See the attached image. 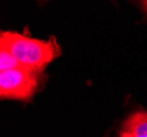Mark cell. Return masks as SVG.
<instances>
[{
	"instance_id": "2",
	"label": "cell",
	"mask_w": 147,
	"mask_h": 137,
	"mask_svg": "<svg viewBox=\"0 0 147 137\" xmlns=\"http://www.w3.org/2000/svg\"><path fill=\"white\" fill-rule=\"evenodd\" d=\"M38 73L31 68L10 69L0 71L1 99L20 101L30 100L38 85Z\"/></svg>"
},
{
	"instance_id": "4",
	"label": "cell",
	"mask_w": 147,
	"mask_h": 137,
	"mask_svg": "<svg viewBox=\"0 0 147 137\" xmlns=\"http://www.w3.org/2000/svg\"><path fill=\"white\" fill-rule=\"evenodd\" d=\"M29 68L20 62L16 57L11 55L9 52L0 50V71L10 70V69H23Z\"/></svg>"
},
{
	"instance_id": "6",
	"label": "cell",
	"mask_w": 147,
	"mask_h": 137,
	"mask_svg": "<svg viewBox=\"0 0 147 137\" xmlns=\"http://www.w3.org/2000/svg\"><path fill=\"white\" fill-rule=\"evenodd\" d=\"M142 5H143L144 9H145V11H146V13H147V0H145V1H142Z\"/></svg>"
},
{
	"instance_id": "1",
	"label": "cell",
	"mask_w": 147,
	"mask_h": 137,
	"mask_svg": "<svg viewBox=\"0 0 147 137\" xmlns=\"http://www.w3.org/2000/svg\"><path fill=\"white\" fill-rule=\"evenodd\" d=\"M0 50L9 52L24 66L37 73L61 54V48L54 40L44 41L12 31H1Z\"/></svg>"
},
{
	"instance_id": "3",
	"label": "cell",
	"mask_w": 147,
	"mask_h": 137,
	"mask_svg": "<svg viewBox=\"0 0 147 137\" xmlns=\"http://www.w3.org/2000/svg\"><path fill=\"white\" fill-rule=\"evenodd\" d=\"M122 130L135 135L147 137V112L137 111L131 114L123 123Z\"/></svg>"
},
{
	"instance_id": "5",
	"label": "cell",
	"mask_w": 147,
	"mask_h": 137,
	"mask_svg": "<svg viewBox=\"0 0 147 137\" xmlns=\"http://www.w3.org/2000/svg\"><path fill=\"white\" fill-rule=\"evenodd\" d=\"M120 137H144V136H140V135H135L133 133H129V132L126 131H121L120 132Z\"/></svg>"
}]
</instances>
